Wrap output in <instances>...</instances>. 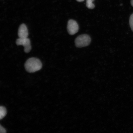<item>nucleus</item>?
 Listing matches in <instances>:
<instances>
[{"instance_id": "obj_1", "label": "nucleus", "mask_w": 133, "mask_h": 133, "mask_svg": "<svg viewBox=\"0 0 133 133\" xmlns=\"http://www.w3.org/2000/svg\"><path fill=\"white\" fill-rule=\"evenodd\" d=\"M41 61L38 58L32 57L29 58L25 64L26 70L30 73H33L39 71L42 68Z\"/></svg>"}, {"instance_id": "obj_2", "label": "nucleus", "mask_w": 133, "mask_h": 133, "mask_svg": "<svg viewBox=\"0 0 133 133\" xmlns=\"http://www.w3.org/2000/svg\"><path fill=\"white\" fill-rule=\"evenodd\" d=\"M91 41V38L89 36L83 34L78 36L76 38L75 43L77 47L81 48L89 45Z\"/></svg>"}, {"instance_id": "obj_3", "label": "nucleus", "mask_w": 133, "mask_h": 133, "mask_svg": "<svg viewBox=\"0 0 133 133\" xmlns=\"http://www.w3.org/2000/svg\"><path fill=\"white\" fill-rule=\"evenodd\" d=\"M16 43L17 45H22L24 46L25 52L28 53L30 51L31 45L30 41L29 38H19L16 40Z\"/></svg>"}, {"instance_id": "obj_4", "label": "nucleus", "mask_w": 133, "mask_h": 133, "mask_svg": "<svg viewBox=\"0 0 133 133\" xmlns=\"http://www.w3.org/2000/svg\"><path fill=\"white\" fill-rule=\"evenodd\" d=\"M79 29L78 25L75 21L70 20L68 22L67 29L68 33L70 35H74L77 33Z\"/></svg>"}, {"instance_id": "obj_5", "label": "nucleus", "mask_w": 133, "mask_h": 133, "mask_svg": "<svg viewBox=\"0 0 133 133\" xmlns=\"http://www.w3.org/2000/svg\"><path fill=\"white\" fill-rule=\"evenodd\" d=\"M29 33L25 24H21L18 29V36L20 38H28Z\"/></svg>"}, {"instance_id": "obj_6", "label": "nucleus", "mask_w": 133, "mask_h": 133, "mask_svg": "<svg viewBox=\"0 0 133 133\" xmlns=\"http://www.w3.org/2000/svg\"><path fill=\"white\" fill-rule=\"evenodd\" d=\"M6 114V108L3 106L0 107V119H2L5 116Z\"/></svg>"}, {"instance_id": "obj_7", "label": "nucleus", "mask_w": 133, "mask_h": 133, "mask_svg": "<svg viewBox=\"0 0 133 133\" xmlns=\"http://www.w3.org/2000/svg\"><path fill=\"white\" fill-rule=\"evenodd\" d=\"M94 0H86V6L89 9H93L95 8V5L93 3Z\"/></svg>"}, {"instance_id": "obj_8", "label": "nucleus", "mask_w": 133, "mask_h": 133, "mask_svg": "<svg viewBox=\"0 0 133 133\" xmlns=\"http://www.w3.org/2000/svg\"><path fill=\"white\" fill-rule=\"evenodd\" d=\"M129 24L131 29L133 31V13L131 15L130 18Z\"/></svg>"}, {"instance_id": "obj_9", "label": "nucleus", "mask_w": 133, "mask_h": 133, "mask_svg": "<svg viewBox=\"0 0 133 133\" xmlns=\"http://www.w3.org/2000/svg\"><path fill=\"white\" fill-rule=\"evenodd\" d=\"M0 132L1 133H5L6 132V129H4L1 125L0 126Z\"/></svg>"}, {"instance_id": "obj_10", "label": "nucleus", "mask_w": 133, "mask_h": 133, "mask_svg": "<svg viewBox=\"0 0 133 133\" xmlns=\"http://www.w3.org/2000/svg\"><path fill=\"white\" fill-rule=\"evenodd\" d=\"M76 1L78 2H81L84 1V0H76Z\"/></svg>"}, {"instance_id": "obj_11", "label": "nucleus", "mask_w": 133, "mask_h": 133, "mask_svg": "<svg viewBox=\"0 0 133 133\" xmlns=\"http://www.w3.org/2000/svg\"><path fill=\"white\" fill-rule=\"evenodd\" d=\"M131 5L133 6V0H131Z\"/></svg>"}]
</instances>
